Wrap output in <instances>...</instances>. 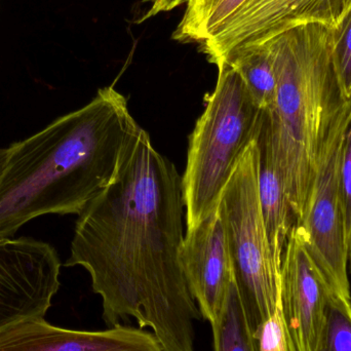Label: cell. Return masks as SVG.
Here are the masks:
<instances>
[{
    "mask_svg": "<svg viewBox=\"0 0 351 351\" xmlns=\"http://www.w3.org/2000/svg\"><path fill=\"white\" fill-rule=\"evenodd\" d=\"M180 260L188 289L202 317L212 325L234 280L226 229L219 206L196 226L186 229Z\"/></svg>",
    "mask_w": 351,
    "mask_h": 351,
    "instance_id": "obj_10",
    "label": "cell"
},
{
    "mask_svg": "<svg viewBox=\"0 0 351 351\" xmlns=\"http://www.w3.org/2000/svg\"><path fill=\"white\" fill-rule=\"evenodd\" d=\"M351 10V0H346V14H348V12ZM344 14V16H346Z\"/></svg>",
    "mask_w": 351,
    "mask_h": 351,
    "instance_id": "obj_23",
    "label": "cell"
},
{
    "mask_svg": "<svg viewBox=\"0 0 351 351\" xmlns=\"http://www.w3.org/2000/svg\"><path fill=\"white\" fill-rule=\"evenodd\" d=\"M315 351H351V300L332 294Z\"/></svg>",
    "mask_w": 351,
    "mask_h": 351,
    "instance_id": "obj_16",
    "label": "cell"
},
{
    "mask_svg": "<svg viewBox=\"0 0 351 351\" xmlns=\"http://www.w3.org/2000/svg\"><path fill=\"white\" fill-rule=\"evenodd\" d=\"M268 41L276 93L264 119L297 224L311 204L326 136L350 99L342 92L334 63V27L301 25Z\"/></svg>",
    "mask_w": 351,
    "mask_h": 351,
    "instance_id": "obj_3",
    "label": "cell"
},
{
    "mask_svg": "<svg viewBox=\"0 0 351 351\" xmlns=\"http://www.w3.org/2000/svg\"><path fill=\"white\" fill-rule=\"evenodd\" d=\"M212 330L214 351H257L234 280Z\"/></svg>",
    "mask_w": 351,
    "mask_h": 351,
    "instance_id": "obj_15",
    "label": "cell"
},
{
    "mask_svg": "<svg viewBox=\"0 0 351 351\" xmlns=\"http://www.w3.org/2000/svg\"><path fill=\"white\" fill-rule=\"evenodd\" d=\"M346 10V0H249L199 49L217 65L241 45L265 43L294 27L319 23L336 28Z\"/></svg>",
    "mask_w": 351,
    "mask_h": 351,
    "instance_id": "obj_8",
    "label": "cell"
},
{
    "mask_svg": "<svg viewBox=\"0 0 351 351\" xmlns=\"http://www.w3.org/2000/svg\"><path fill=\"white\" fill-rule=\"evenodd\" d=\"M348 261H350V267H351V230L350 233V237H348Z\"/></svg>",
    "mask_w": 351,
    "mask_h": 351,
    "instance_id": "obj_22",
    "label": "cell"
},
{
    "mask_svg": "<svg viewBox=\"0 0 351 351\" xmlns=\"http://www.w3.org/2000/svg\"><path fill=\"white\" fill-rule=\"evenodd\" d=\"M0 351H162L154 333L117 325L104 331L56 327L31 317L0 332Z\"/></svg>",
    "mask_w": 351,
    "mask_h": 351,
    "instance_id": "obj_11",
    "label": "cell"
},
{
    "mask_svg": "<svg viewBox=\"0 0 351 351\" xmlns=\"http://www.w3.org/2000/svg\"><path fill=\"white\" fill-rule=\"evenodd\" d=\"M139 127L125 97L106 86L86 106L12 144L0 176V241L43 215L82 214L115 177Z\"/></svg>",
    "mask_w": 351,
    "mask_h": 351,
    "instance_id": "obj_2",
    "label": "cell"
},
{
    "mask_svg": "<svg viewBox=\"0 0 351 351\" xmlns=\"http://www.w3.org/2000/svg\"><path fill=\"white\" fill-rule=\"evenodd\" d=\"M249 0H188L183 18L173 33L182 43H204Z\"/></svg>",
    "mask_w": 351,
    "mask_h": 351,
    "instance_id": "obj_14",
    "label": "cell"
},
{
    "mask_svg": "<svg viewBox=\"0 0 351 351\" xmlns=\"http://www.w3.org/2000/svg\"><path fill=\"white\" fill-rule=\"evenodd\" d=\"M258 149V191L272 256L282 266V255L296 218L293 213L284 180L278 170L268 137L264 114L256 136Z\"/></svg>",
    "mask_w": 351,
    "mask_h": 351,
    "instance_id": "obj_12",
    "label": "cell"
},
{
    "mask_svg": "<svg viewBox=\"0 0 351 351\" xmlns=\"http://www.w3.org/2000/svg\"><path fill=\"white\" fill-rule=\"evenodd\" d=\"M332 294L307 249L304 229L295 224L282 255L280 304L296 351H315Z\"/></svg>",
    "mask_w": 351,
    "mask_h": 351,
    "instance_id": "obj_9",
    "label": "cell"
},
{
    "mask_svg": "<svg viewBox=\"0 0 351 351\" xmlns=\"http://www.w3.org/2000/svg\"><path fill=\"white\" fill-rule=\"evenodd\" d=\"M183 208L181 176L139 127L111 183L78 215L65 263L88 270L109 328L133 317L162 351H195L202 317L180 260Z\"/></svg>",
    "mask_w": 351,
    "mask_h": 351,
    "instance_id": "obj_1",
    "label": "cell"
},
{
    "mask_svg": "<svg viewBox=\"0 0 351 351\" xmlns=\"http://www.w3.org/2000/svg\"><path fill=\"white\" fill-rule=\"evenodd\" d=\"M257 351H296L285 322L282 304L253 334Z\"/></svg>",
    "mask_w": 351,
    "mask_h": 351,
    "instance_id": "obj_18",
    "label": "cell"
},
{
    "mask_svg": "<svg viewBox=\"0 0 351 351\" xmlns=\"http://www.w3.org/2000/svg\"><path fill=\"white\" fill-rule=\"evenodd\" d=\"M219 210L226 229L233 280L253 334L280 303V271L266 234L258 191L256 139L225 186Z\"/></svg>",
    "mask_w": 351,
    "mask_h": 351,
    "instance_id": "obj_5",
    "label": "cell"
},
{
    "mask_svg": "<svg viewBox=\"0 0 351 351\" xmlns=\"http://www.w3.org/2000/svg\"><path fill=\"white\" fill-rule=\"evenodd\" d=\"M351 100L332 123L319 158L311 204L301 222L311 258L333 294L350 299L348 245L339 191V167Z\"/></svg>",
    "mask_w": 351,
    "mask_h": 351,
    "instance_id": "obj_6",
    "label": "cell"
},
{
    "mask_svg": "<svg viewBox=\"0 0 351 351\" xmlns=\"http://www.w3.org/2000/svg\"><path fill=\"white\" fill-rule=\"evenodd\" d=\"M8 156H10L8 148H0V176L3 173L4 168H5Z\"/></svg>",
    "mask_w": 351,
    "mask_h": 351,
    "instance_id": "obj_21",
    "label": "cell"
},
{
    "mask_svg": "<svg viewBox=\"0 0 351 351\" xmlns=\"http://www.w3.org/2000/svg\"><path fill=\"white\" fill-rule=\"evenodd\" d=\"M221 62L237 70L262 110L272 106L276 99V75L269 41L241 45Z\"/></svg>",
    "mask_w": 351,
    "mask_h": 351,
    "instance_id": "obj_13",
    "label": "cell"
},
{
    "mask_svg": "<svg viewBox=\"0 0 351 351\" xmlns=\"http://www.w3.org/2000/svg\"><path fill=\"white\" fill-rule=\"evenodd\" d=\"M188 0H143V3H148L147 10L145 14L138 20L137 23H143L154 16H158L160 12H171L176 8H179L182 4L187 2Z\"/></svg>",
    "mask_w": 351,
    "mask_h": 351,
    "instance_id": "obj_20",
    "label": "cell"
},
{
    "mask_svg": "<svg viewBox=\"0 0 351 351\" xmlns=\"http://www.w3.org/2000/svg\"><path fill=\"white\" fill-rule=\"evenodd\" d=\"M214 90L189 137L187 165L182 177L186 229L212 214L239 160L256 139L263 110L237 70L217 64Z\"/></svg>",
    "mask_w": 351,
    "mask_h": 351,
    "instance_id": "obj_4",
    "label": "cell"
},
{
    "mask_svg": "<svg viewBox=\"0 0 351 351\" xmlns=\"http://www.w3.org/2000/svg\"><path fill=\"white\" fill-rule=\"evenodd\" d=\"M339 191L346 237L351 230V114L346 127L339 167Z\"/></svg>",
    "mask_w": 351,
    "mask_h": 351,
    "instance_id": "obj_19",
    "label": "cell"
},
{
    "mask_svg": "<svg viewBox=\"0 0 351 351\" xmlns=\"http://www.w3.org/2000/svg\"><path fill=\"white\" fill-rule=\"evenodd\" d=\"M333 57L342 92L351 100V10L334 28Z\"/></svg>",
    "mask_w": 351,
    "mask_h": 351,
    "instance_id": "obj_17",
    "label": "cell"
},
{
    "mask_svg": "<svg viewBox=\"0 0 351 351\" xmlns=\"http://www.w3.org/2000/svg\"><path fill=\"white\" fill-rule=\"evenodd\" d=\"M57 250L31 237L0 241V332L45 317L60 289Z\"/></svg>",
    "mask_w": 351,
    "mask_h": 351,
    "instance_id": "obj_7",
    "label": "cell"
}]
</instances>
